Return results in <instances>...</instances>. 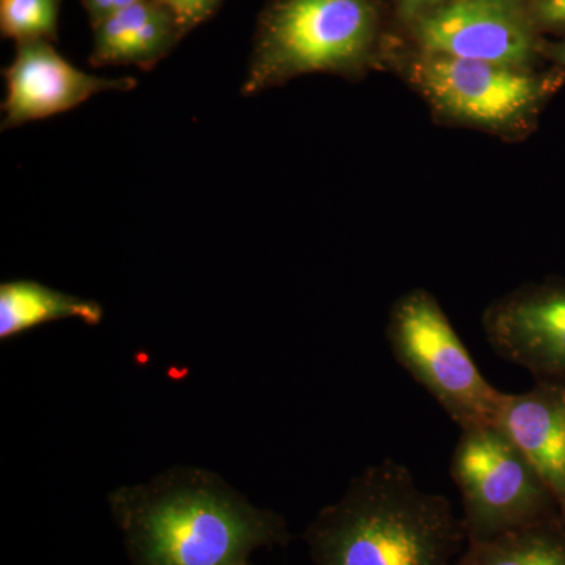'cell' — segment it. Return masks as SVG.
Masks as SVG:
<instances>
[{
	"label": "cell",
	"instance_id": "cell-1",
	"mask_svg": "<svg viewBox=\"0 0 565 565\" xmlns=\"http://www.w3.org/2000/svg\"><path fill=\"white\" fill-rule=\"evenodd\" d=\"M109 508L131 565H252L253 553L286 545V520L256 508L222 478L172 468L147 484L120 487Z\"/></svg>",
	"mask_w": 565,
	"mask_h": 565
},
{
	"label": "cell",
	"instance_id": "cell-2",
	"mask_svg": "<svg viewBox=\"0 0 565 565\" xmlns=\"http://www.w3.org/2000/svg\"><path fill=\"white\" fill-rule=\"evenodd\" d=\"M305 542L315 565H455L467 534L445 497L386 459L319 512Z\"/></svg>",
	"mask_w": 565,
	"mask_h": 565
},
{
	"label": "cell",
	"instance_id": "cell-3",
	"mask_svg": "<svg viewBox=\"0 0 565 565\" xmlns=\"http://www.w3.org/2000/svg\"><path fill=\"white\" fill-rule=\"evenodd\" d=\"M381 0H273L258 21L245 96L311 73L356 76L374 61Z\"/></svg>",
	"mask_w": 565,
	"mask_h": 565
},
{
	"label": "cell",
	"instance_id": "cell-4",
	"mask_svg": "<svg viewBox=\"0 0 565 565\" xmlns=\"http://www.w3.org/2000/svg\"><path fill=\"white\" fill-rule=\"evenodd\" d=\"M386 338L396 362L460 430L497 424L504 393L478 370L433 294L414 289L399 297L390 311Z\"/></svg>",
	"mask_w": 565,
	"mask_h": 565
},
{
	"label": "cell",
	"instance_id": "cell-5",
	"mask_svg": "<svg viewBox=\"0 0 565 565\" xmlns=\"http://www.w3.org/2000/svg\"><path fill=\"white\" fill-rule=\"evenodd\" d=\"M467 542L563 519L555 497L497 424L460 430L451 460Z\"/></svg>",
	"mask_w": 565,
	"mask_h": 565
},
{
	"label": "cell",
	"instance_id": "cell-6",
	"mask_svg": "<svg viewBox=\"0 0 565 565\" xmlns=\"http://www.w3.org/2000/svg\"><path fill=\"white\" fill-rule=\"evenodd\" d=\"M411 74L445 120L500 134L527 125L561 85L553 74L429 52L416 57Z\"/></svg>",
	"mask_w": 565,
	"mask_h": 565
},
{
	"label": "cell",
	"instance_id": "cell-7",
	"mask_svg": "<svg viewBox=\"0 0 565 565\" xmlns=\"http://www.w3.org/2000/svg\"><path fill=\"white\" fill-rule=\"evenodd\" d=\"M530 0H456L412 24L422 52L531 70L539 52Z\"/></svg>",
	"mask_w": 565,
	"mask_h": 565
},
{
	"label": "cell",
	"instance_id": "cell-8",
	"mask_svg": "<svg viewBox=\"0 0 565 565\" xmlns=\"http://www.w3.org/2000/svg\"><path fill=\"white\" fill-rule=\"evenodd\" d=\"M487 341L505 362L539 379H565V282L525 286L482 316Z\"/></svg>",
	"mask_w": 565,
	"mask_h": 565
},
{
	"label": "cell",
	"instance_id": "cell-9",
	"mask_svg": "<svg viewBox=\"0 0 565 565\" xmlns=\"http://www.w3.org/2000/svg\"><path fill=\"white\" fill-rule=\"evenodd\" d=\"M3 77V131L74 109L98 93L128 92L137 85L132 77L106 79L77 70L47 40L18 43L17 55Z\"/></svg>",
	"mask_w": 565,
	"mask_h": 565
},
{
	"label": "cell",
	"instance_id": "cell-10",
	"mask_svg": "<svg viewBox=\"0 0 565 565\" xmlns=\"http://www.w3.org/2000/svg\"><path fill=\"white\" fill-rule=\"evenodd\" d=\"M497 426L533 465L565 523V379H539L530 392L504 393Z\"/></svg>",
	"mask_w": 565,
	"mask_h": 565
},
{
	"label": "cell",
	"instance_id": "cell-11",
	"mask_svg": "<svg viewBox=\"0 0 565 565\" xmlns=\"http://www.w3.org/2000/svg\"><path fill=\"white\" fill-rule=\"evenodd\" d=\"M95 29L92 66L134 65L150 70L184 35L172 11L158 0H140Z\"/></svg>",
	"mask_w": 565,
	"mask_h": 565
},
{
	"label": "cell",
	"instance_id": "cell-12",
	"mask_svg": "<svg viewBox=\"0 0 565 565\" xmlns=\"http://www.w3.org/2000/svg\"><path fill=\"white\" fill-rule=\"evenodd\" d=\"M103 316L102 305L55 291L36 281L18 280L0 286L2 341L62 319H77L87 326H98Z\"/></svg>",
	"mask_w": 565,
	"mask_h": 565
},
{
	"label": "cell",
	"instance_id": "cell-13",
	"mask_svg": "<svg viewBox=\"0 0 565 565\" xmlns=\"http://www.w3.org/2000/svg\"><path fill=\"white\" fill-rule=\"evenodd\" d=\"M455 565H565L564 520L522 527L489 541L467 542Z\"/></svg>",
	"mask_w": 565,
	"mask_h": 565
},
{
	"label": "cell",
	"instance_id": "cell-14",
	"mask_svg": "<svg viewBox=\"0 0 565 565\" xmlns=\"http://www.w3.org/2000/svg\"><path fill=\"white\" fill-rule=\"evenodd\" d=\"M61 0H2L0 28L3 36L28 41L54 40Z\"/></svg>",
	"mask_w": 565,
	"mask_h": 565
},
{
	"label": "cell",
	"instance_id": "cell-15",
	"mask_svg": "<svg viewBox=\"0 0 565 565\" xmlns=\"http://www.w3.org/2000/svg\"><path fill=\"white\" fill-rule=\"evenodd\" d=\"M221 2L222 0H163L162 3L169 7L182 33H185L206 21Z\"/></svg>",
	"mask_w": 565,
	"mask_h": 565
},
{
	"label": "cell",
	"instance_id": "cell-16",
	"mask_svg": "<svg viewBox=\"0 0 565 565\" xmlns=\"http://www.w3.org/2000/svg\"><path fill=\"white\" fill-rule=\"evenodd\" d=\"M530 2L537 25L565 31V0H530Z\"/></svg>",
	"mask_w": 565,
	"mask_h": 565
},
{
	"label": "cell",
	"instance_id": "cell-17",
	"mask_svg": "<svg viewBox=\"0 0 565 565\" xmlns=\"http://www.w3.org/2000/svg\"><path fill=\"white\" fill-rule=\"evenodd\" d=\"M452 2H456V0H397V14H399L401 20L412 25L426 14Z\"/></svg>",
	"mask_w": 565,
	"mask_h": 565
},
{
	"label": "cell",
	"instance_id": "cell-18",
	"mask_svg": "<svg viewBox=\"0 0 565 565\" xmlns=\"http://www.w3.org/2000/svg\"><path fill=\"white\" fill-rule=\"evenodd\" d=\"M137 2H140V0H84L95 28L99 22L111 17V14L126 9V7L134 6V3Z\"/></svg>",
	"mask_w": 565,
	"mask_h": 565
},
{
	"label": "cell",
	"instance_id": "cell-19",
	"mask_svg": "<svg viewBox=\"0 0 565 565\" xmlns=\"http://www.w3.org/2000/svg\"><path fill=\"white\" fill-rule=\"evenodd\" d=\"M546 54L553 58V61L559 63L565 68V41L563 43L553 44V46L546 47Z\"/></svg>",
	"mask_w": 565,
	"mask_h": 565
}]
</instances>
